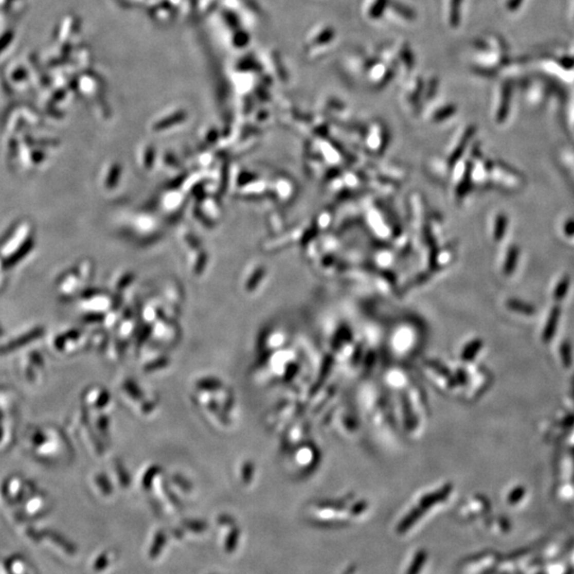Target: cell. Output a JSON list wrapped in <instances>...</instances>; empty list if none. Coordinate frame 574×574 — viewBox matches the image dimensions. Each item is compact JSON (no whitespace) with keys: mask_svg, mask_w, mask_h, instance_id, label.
Here are the masks:
<instances>
[{"mask_svg":"<svg viewBox=\"0 0 574 574\" xmlns=\"http://www.w3.org/2000/svg\"><path fill=\"white\" fill-rule=\"evenodd\" d=\"M480 348H481V343L480 342H475V343L471 344L466 350V356L467 357L474 356V354L477 352V350Z\"/></svg>","mask_w":574,"mask_h":574,"instance_id":"cell-9","label":"cell"},{"mask_svg":"<svg viewBox=\"0 0 574 574\" xmlns=\"http://www.w3.org/2000/svg\"><path fill=\"white\" fill-rule=\"evenodd\" d=\"M364 13L368 20L375 22L385 15V9L389 7L390 0H365Z\"/></svg>","mask_w":574,"mask_h":574,"instance_id":"cell-1","label":"cell"},{"mask_svg":"<svg viewBox=\"0 0 574 574\" xmlns=\"http://www.w3.org/2000/svg\"><path fill=\"white\" fill-rule=\"evenodd\" d=\"M570 289V277L569 276H564L562 278V280L557 283L554 293H553V297L555 301H562L568 294Z\"/></svg>","mask_w":574,"mask_h":574,"instance_id":"cell-6","label":"cell"},{"mask_svg":"<svg viewBox=\"0 0 574 574\" xmlns=\"http://www.w3.org/2000/svg\"><path fill=\"white\" fill-rule=\"evenodd\" d=\"M506 306L510 311L523 315L531 316L536 313V308L533 304H530V303H526L518 299H509L506 302Z\"/></svg>","mask_w":574,"mask_h":574,"instance_id":"cell-4","label":"cell"},{"mask_svg":"<svg viewBox=\"0 0 574 574\" xmlns=\"http://www.w3.org/2000/svg\"><path fill=\"white\" fill-rule=\"evenodd\" d=\"M561 353L565 366H570L571 364V347L569 342H564L561 347Z\"/></svg>","mask_w":574,"mask_h":574,"instance_id":"cell-7","label":"cell"},{"mask_svg":"<svg viewBox=\"0 0 574 574\" xmlns=\"http://www.w3.org/2000/svg\"><path fill=\"white\" fill-rule=\"evenodd\" d=\"M507 226H508V219L507 216H505L504 214H499L496 218V222H494V239H496L497 242L501 241L503 239V237L505 236V233L507 231Z\"/></svg>","mask_w":574,"mask_h":574,"instance_id":"cell-5","label":"cell"},{"mask_svg":"<svg viewBox=\"0 0 574 574\" xmlns=\"http://www.w3.org/2000/svg\"><path fill=\"white\" fill-rule=\"evenodd\" d=\"M564 233L568 237H573L574 236V219L573 218H569L564 223Z\"/></svg>","mask_w":574,"mask_h":574,"instance_id":"cell-8","label":"cell"},{"mask_svg":"<svg viewBox=\"0 0 574 574\" xmlns=\"http://www.w3.org/2000/svg\"><path fill=\"white\" fill-rule=\"evenodd\" d=\"M561 314H562V309L560 306H555L552 308L550 315L548 317V321L544 330V334H542V338H544L546 343L550 342L554 337L556 328L558 326V322H560Z\"/></svg>","mask_w":574,"mask_h":574,"instance_id":"cell-2","label":"cell"},{"mask_svg":"<svg viewBox=\"0 0 574 574\" xmlns=\"http://www.w3.org/2000/svg\"><path fill=\"white\" fill-rule=\"evenodd\" d=\"M522 493H524V490H522L521 488L515 490V491L509 496V502H510V503H516V502H518V501L521 499Z\"/></svg>","mask_w":574,"mask_h":574,"instance_id":"cell-10","label":"cell"},{"mask_svg":"<svg viewBox=\"0 0 574 574\" xmlns=\"http://www.w3.org/2000/svg\"><path fill=\"white\" fill-rule=\"evenodd\" d=\"M519 253H520L519 247L516 246V245L510 246L508 248L507 254H506V259H505V262H504V267H503L504 275L510 276L516 270L518 260H519Z\"/></svg>","mask_w":574,"mask_h":574,"instance_id":"cell-3","label":"cell"}]
</instances>
